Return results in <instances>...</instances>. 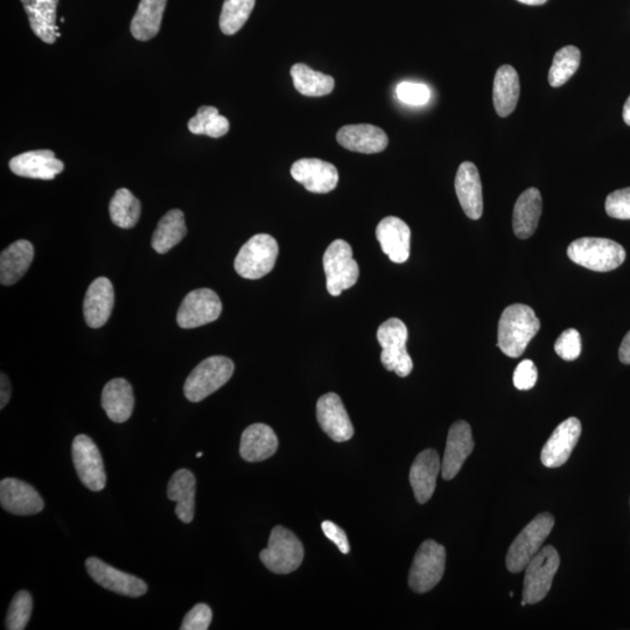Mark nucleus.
<instances>
[{
    "label": "nucleus",
    "mask_w": 630,
    "mask_h": 630,
    "mask_svg": "<svg viewBox=\"0 0 630 630\" xmlns=\"http://www.w3.org/2000/svg\"><path fill=\"white\" fill-rule=\"evenodd\" d=\"M111 221L122 229L136 226L142 214V205L129 189L121 188L115 193L109 205Z\"/></svg>",
    "instance_id": "obj_35"
},
{
    "label": "nucleus",
    "mask_w": 630,
    "mask_h": 630,
    "mask_svg": "<svg viewBox=\"0 0 630 630\" xmlns=\"http://www.w3.org/2000/svg\"><path fill=\"white\" fill-rule=\"evenodd\" d=\"M474 450L471 426L465 420H459L448 432L446 450L441 462V475L445 480H452L460 472L465 461Z\"/></svg>",
    "instance_id": "obj_18"
},
{
    "label": "nucleus",
    "mask_w": 630,
    "mask_h": 630,
    "mask_svg": "<svg viewBox=\"0 0 630 630\" xmlns=\"http://www.w3.org/2000/svg\"><path fill=\"white\" fill-rule=\"evenodd\" d=\"M235 364L226 356L203 360L187 377L184 394L189 402L199 403L226 384L233 376Z\"/></svg>",
    "instance_id": "obj_3"
},
{
    "label": "nucleus",
    "mask_w": 630,
    "mask_h": 630,
    "mask_svg": "<svg viewBox=\"0 0 630 630\" xmlns=\"http://www.w3.org/2000/svg\"><path fill=\"white\" fill-rule=\"evenodd\" d=\"M0 378H2V382H0V385H2V390H0V409L3 410L7 403L10 402L12 388L9 378L5 374H2Z\"/></svg>",
    "instance_id": "obj_47"
},
{
    "label": "nucleus",
    "mask_w": 630,
    "mask_h": 630,
    "mask_svg": "<svg viewBox=\"0 0 630 630\" xmlns=\"http://www.w3.org/2000/svg\"><path fill=\"white\" fill-rule=\"evenodd\" d=\"M376 237L391 262L402 264L410 257L411 230L395 216L385 217L376 228Z\"/></svg>",
    "instance_id": "obj_19"
},
{
    "label": "nucleus",
    "mask_w": 630,
    "mask_h": 630,
    "mask_svg": "<svg viewBox=\"0 0 630 630\" xmlns=\"http://www.w3.org/2000/svg\"><path fill=\"white\" fill-rule=\"evenodd\" d=\"M33 598L27 591H19L14 595L9 612H7L5 627L9 630H24L31 619Z\"/></svg>",
    "instance_id": "obj_38"
},
{
    "label": "nucleus",
    "mask_w": 630,
    "mask_h": 630,
    "mask_svg": "<svg viewBox=\"0 0 630 630\" xmlns=\"http://www.w3.org/2000/svg\"><path fill=\"white\" fill-rule=\"evenodd\" d=\"M167 0H140L135 17L131 21V34L139 41L156 37L163 23Z\"/></svg>",
    "instance_id": "obj_32"
},
{
    "label": "nucleus",
    "mask_w": 630,
    "mask_h": 630,
    "mask_svg": "<svg viewBox=\"0 0 630 630\" xmlns=\"http://www.w3.org/2000/svg\"><path fill=\"white\" fill-rule=\"evenodd\" d=\"M555 525V518L548 513L537 515L510 545L507 553V569L511 573L524 571L532 558L541 551L545 539Z\"/></svg>",
    "instance_id": "obj_5"
},
{
    "label": "nucleus",
    "mask_w": 630,
    "mask_h": 630,
    "mask_svg": "<svg viewBox=\"0 0 630 630\" xmlns=\"http://www.w3.org/2000/svg\"><path fill=\"white\" fill-rule=\"evenodd\" d=\"M304 546L292 531L284 527L272 530L268 548L261 552L266 569L277 574H289L299 569L304 560Z\"/></svg>",
    "instance_id": "obj_8"
},
{
    "label": "nucleus",
    "mask_w": 630,
    "mask_h": 630,
    "mask_svg": "<svg viewBox=\"0 0 630 630\" xmlns=\"http://www.w3.org/2000/svg\"><path fill=\"white\" fill-rule=\"evenodd\" d=\"M114 305V286L108 278H96L88 287L83 301V314L87 325L91 328L103 327L110 319Z\"/></svg>",
    "instance_id": "obj_21"
},
{
    "label": "nucleus",
    "mask_w": 630,
    "mask_h": 630,
    "mask_svg": "<svg viewBox=\"0 0 630 630\" xmlns=\"http://www.w3.org/2000/svg\"><path fill=\"white\" fill-rule=\"evenodd\" d=\"M102 408L112 422L125 423L135 409V396L132 385L124 378H115L102 391Z\"/></svg>",
    "instance_id": "obj_25"
},
{
    "label": "nucleus",
    "mask_w": 630,
    "mask_h": 630,
    "mask_svg": "<svg viewBox=\"0 0 630 630\" xmlns=\"http://www.w3.org/2000/svg\"><path fill=\"white\" fill-rule=\"evenodd\" d=\"M87 572L95 583L111 592L125 597L139 598L147 592L145 581L132 574L119 571L104 563L103 560L91 557L86 562Z\"/></svg>",
    "instance_id": "obj_13"
},
{
    "label": "nucleus",
    "mask_w": 630,
    "mask_h": 630,
    "mask_svg": "<svg viewBox=\"0 0 630 630\" xmlns=\"http://www.w3.org/2000/svg\"><path fill=\"white\" fill-rule=\"evenodd\" d=\"M34 248L31 242L20 240L6 248L0 256V282L11 286L19 282L33 262Z\"/></svg>",
    "instance_id": "obj_30"
},
{
    "label": "nucleus",
    "mask_w": 630,
    "mask_h": 630,
    "mask_svg": "<svg viewBox=\"0 0 630 630\" xmlns=\"http://www.w3.org/2000/svg\"><path fill=\"white\" fill-rule=\"evenodd\" d=\"M541 215V192L537 188H528L515 203L513 216L515 235L521 240H527V238L534 235Z\"/></svg>",
    "instance_id": "obj_29"
},
{
    "label": "nucleus",
    "mask_w": 630,
    "mask_h": 630,
    "mask_svg": "<svg viewBox=\"0 0 630 630\" xmlns=\"http://www.w3.org/2000/svg\"><path fill=\"white\" fill-rule=\"evenodd\" d=\"M213 612L212 609L206 604L195 605L191 611H189L182 625L181 630H207L212 623Z\"/></svg>",
    "instance_id": "obj_42"
},
{
    "label": "nucleus",
    "mask_w": 630,
    "mask_h": 630,
    "mask_svg": "<svg viewBox=\"0 0 630 630\" xmlns=\"http://www.w3.org/2000/svg\"><path fill=\"white\" fill-rule=\"evenodd\" d=\"M321 529L322 531H324V534L329 539V541H332L334 544H336V546H338L339 550L342 553H345V555L349 553L350 545L348 542V537L346 535V532L343 531V529H341L339 525H336L331 521H325L322 522Z\"/></svg>",
    "instance_id": "obj_45"
},
{
    "label": "nucleus",
    "mask_w": 630,
    "mask_h": 630,
    "mask_svg": "<svg viewBox=\"0 0 630 630\" xmlns=\"http://www.w3.org/2000/svg\"><path fill=\"white\" fill-rule=\"evenodd\" d=\"M441 461L436 451L425 450L417 455L410 471V483L420 504L429 501L436 490Z\"/></svg>",
    "instance_id": "obj_24"
},
{
    "label": "nucleus",
    "mask_w": 630,
    "mask_h": 630,
    "mask_svg": "<svg viewBox=\"0 0 630 630\" xmlns=\"http://www.w3.org/2000/svg\"><path fill=\"white\" fill-rule=\"evenodd\" d=\"M538 371L535 363L524 360L518 364L514 373V385L518 390H530L535 387Z\"/></svg>",
    "instance_id": "obj_43"
},
{
    "label": "nucleus",
    "mask_w": 630,
    "mask_h": 630,
    "mask_svg": "<svg viewBox=\"0 0 630 630\" xmlns=\"http://www.w3.org/2000/svg\"><path fill=\"white\" fill-rule=\"evenodd\" d=\"M319 425L327 436L336 443H343L354 436V426L350 420L341 398L329 392L319 398L317 403Z\"/></svg>",
    "instance_id": "obj_15"
},
{
    "label": "nucleus",
    "mask_w": 630,
    "mask_h": 630,
    "mask_svg": "<svg viewBox=\"0 0 630 630\" xmlns=\"http://www.w3.org/2000/svg\"><path fill=\"white\" fill-rule=\"evenodd\" d=\"M520 93V77L515 68L504 65L497 69L493 86V102L497 115L508 117L513 114Z\"/></svg>",
    "instance_id": "obj_31"
},
{
    "label": "nucleus",
    "mask_w": 630,
    "mask_h": 630,
    "mask_svg": "<svg viewBox=\"0 0 630 630\" xmlns=\"http://www.w3.org/2000/svg\"><path fill=\"white\" fill-rule=\"evenodd\" d=\"M74 467L79 479L91 492H101L107 485V473L100 450L94 440L80 434L72 445Z\"/></svg>",
    "instance_id": "obj_11"
},
{
    "label": "nucleus",
    "mask_w": 630,
    "mask_h": 630,
    "mask_svg": "<svg viewBox=\"0 0 630 630\" xmlns=\"http://www.w3.org/2000/svg\"><path fill=\"white\" fill-rule=\"evenodd\" d=\"M322 264L327 278V291L333 297H339L359 280V264L353 258V249L346 241L335 240L329 245Z\"/></svg>",
    "instance_id": "obj_4"
},
{
    "label": "nucleus",
    "mask_w": 630,
    "mask_h": 630,
    "mask_svg": "<svg viewBox=\"0 0 630 630\" xmlns=\"http://www.w3.org/2000/svg\"><path fill=\"white\" fill-rule=\"evenodd\" d=\"M555 350L565 361L577 360L581 353V338L577 329H566L557 339Z\"/></svg>",
    "instance_id": "obj_39"
},
{
    "label": "nucleus",
    "mask_w": 630,
    "mask_h": 630,
    "mask_svg": "<svg viewBox=\"0 0 630 630\" xmlns=\"http://www.w3.org/2000/svg\"><path fill=\"white\" fill-rule=\"evenodd\" d=\"M541 328L531 307L510 305L503 311L497 332V346L509 357H520Z\"/></svg>",
    "instance_id": "obj_1"
},
{
    "label": "nucleus",
    "mask_w": 630,
    "mask_h": 630,
    "mask_svg": "<svg viewBox=\"0 0 630 630\" xmlns=\"http://www.w3.org/2000/svg\"><path fill=\"white\" fill-rule=\"evenodd\" d=\"M27 13L32 31L46 44L53 45L60 37L56 25V7L59 0H21Z\"/></svg>",
    "instance_id": "obj_26"
},
{
    "label": "nucleus",
    "mask_w": 630,
    "mask_h": 630,
    "mask_svg": "<svg viewBox=\"0 0 630 630\" xmlns=\"http://www.w3.org/2000/svg\"><path fill=\"white\" fill-rule=\"evenodd\" d=\"M581 434L580 420L574 417L564 420L556 427L543 447L541 460L545 467L557 468L566 464Z\"/></svg>",
    "instance_id": "obj_17"
},
{
    "label": "nucleus",
    "mask_w": 630,
    "mask_h": 630,
    "mask_svg": "<svg viewBox=\"0 0 630 630\" xmlns=\"http://www.w3.org/2000/svg\"><path fill=\"white\" fill-rule=\"evenodd\" d=\"M560 559L553 546H544L525 566L523 600L529 605L542 601L550 592Z\"/></svg>",
    "instance_id": "obj_10"
},
{
    "label": "nucleus",
    "mask_w": 630,
    "mask_h": 630,
    "mask_svg": "<svg viewBox=\"0 0 630 630\" xmlns=\"http://www.w3.org/2000/svg\"><path fill=\"white\" fill-rule=\"evenodd\" d=\"M623 121L630 126V96L628 97L625 107H623Z\"/></svg>",
    "instance_id": "obj_49"
},
{
    "label": "nucleus",
    "mask_w": 630,
    "mask_h": 630,
    "mask_svg": "<svg viewBox=\"0 0 630 630\" xmlns=\"http://www.w3.org/2000/svg\"><path fill=\"white\" fill-rule=\"evenodd\" d=\"M581 54L576 46H565L556 53L549 72V83L553 88L562 87L577 73Z\"/></svg>",
    "instance_id": "obj_36"
},
{
    "label": "nucleus",
    "mask_w": 630,
    "mask_h": 630,
    "mask_svg": "<svg viewBox=\"0 0 630 630\" xmlns=\"http://www.w3.org/2000/svg\"><path fill=\"white\" fill-rule=\"evenodd\" d=\"M619 359L623 364H630V331L626 334L625 339L622 340L619 349Z\"/></svg>",
    "instance_id": "obj_48"
},
{
    "label": "nucleus",
    "mask_w": 630,
    "mask_h": 630,
    "mask_svg": "<svg viewBox=\"0 0 630 630\" xmlns=\"http://www.w3.org/2000/svg\"><path fill=\"white\" fill-rule=\"evenodd\" d=\"M230 129V123L226 117L215 115L207 125L205 135L212 138L226 136Z\"/></svg>",
    "instance_id": "obj_46"
},
{
    "label": "nucleus",
    "mask_w": 630,
    "mask_h": 630,
    "mask_svg": "<svg viewBox=\"0 0 630 630\" xmlns=\"http://www.w3.org/2000/svg\"><path fill=\"white\" fill-rule=\"evenodd\" d=\"M397 96L405 104L425 105L430 101V89L422 83L402 82L398 84Z\"/></svg>",
    "instance_id": "obj_41"
},
{
    "label": "nucleus",
    "mask_w": 630,
    "mask_h": 630,
    "mask_svg": "<svg viewBox=\"0 0 630 630\" xmlns=\"http://www.w3.org/2000/svg\"><path fill=\"white\" fill-rule=\"evenodd\" d=\"M10 170L18 177L53 180L65 170V164L55 158L51 150H37L19 154L10 161Z\"/></svg>",
    "instance_id": "obj_20"
},
{
    "label": "nucleus",
    "mask_w": 630,
    "mask_h": 630,
    "mask_svg": "<svg viewBox=\"0 0 630 630\" xmlns=\"http://www.w3.org/2000/svg\"><path fill=\"white\" fill-rule=\"evenodd\" d=\"M517 2L525 5L538 6L545 4L548 0H517Z\"/></svg>",
    "instance_id": "obj_50"
},
{
    "label": "nucleus",
    "mask_w": 630,
    "mask_h": 630,
    "mask_svg": "<svg viewBox=\"0 0 630 630\" xmlns=\"http://www.w3.org/2000/svg\"><path fill=\"white\" fill-rule=\"evenodd\" d=\"M195 476L188 469H179L168 482V499L177 503L175 514L182 523H192L195 514Z\"/></svg>",
    "instance_id": "obj_28"
},
{
    "label": "nucleus",
    "mask_w": 630,
    "mask_h": 630,
    "mask_svg": "<svg viewBox=\"0 0 630 630\" xmlns=\"http://www.w3.org/2000/svg\"><path fill=\"white\" fill-rule=\"evenodd\" d=\"M219 114V110L215 107H200L196 115L189 119L188 122V130L193 133V135L202 136L205 135V130L207 125L212 118Z\"/></svg>",
    "instance_id": "obj_44"
},
{
    "label": "nucleus",
    "mask_w": 630,
    "mask_h": 630,
    "mask_svg": "<svg viewBox=\"0 0 630 630\" xmlns=\"http://www.w3.org/2000/svg\"><path fill=\"white\" fill-rule=\"evenodd\" d=\"M606 212L613 219L630 220V187L618 189L607 196Z\"/></svg>",
    "instance_id": "obj_40"
},
{
    "label": "nucleus",
    "mask_w": 630,
    "mask_h": 630,
    "mask_svg": "<svg viewBox=\"0 0 630 630\" xmlns=\"http://www.w3.org/2000/svg\"><path fill=\"white\" fill-rule=\"evenodd\" d=\"M256 0H224L220 28L226 35H234L247 23Z\"/></svg>",
    "instance_id": "obj_37"
},
{
    "label": "nucleus",
    "mask_w": 630,
    "mask_h": 630,
    "mask_svg": "<svg viewBox=\"0 0 630 630\" xmlns=\"http://www.w3.org/2000/svg\"><path fill=\"white\" fill-rule=\"evenodd\" d=\"M0 503L4 510L19 516L39 514L45 508L44 500L37 489L13 478L0 482Z\"/></svg>",
    "instance_id": "obj_16"
},
{
    "label": "nucleus",
    "mask_w": 630,
    "mask_h": 630,
    "mask_svg": "<svg viewBox=\"0 0 630 630\" xmlns=\"http://www.w3.org/2000/svg\"><path fill=\"white\" fill-rule=\"evenodd\" d=\"M278 438L275 431L265 424H254L244 430L240 454L248 462L264 461L277 452Z\"/></svg>",
    "instance_id": "obj_27"
},
{
    "label": "nucleus",
    "mask_w": 630,
    "mask_h": 630,
    "mask_svg": "<svg viewBox=\"0 0 630 630\" xmlns=\"http://www.w3.org/2000/svg\"><path fill=\"white\" fill-rule=\"evenodd\" d=\"M202 455H203V453H202V452H199L198 454H196V458H201V457H202Z\"/></svg>",
    "instance_id": "obj_51"
},
{
    "label": "nucleus",
    "mask_w": 630,
    "mask_h": 630,
    "mask_svg": "<svg viewBox=\"0 0 630 630\" xmlns=\"http://www.w3.org/2000/svg\"><path fill=\"white\" fill-rule=\"evenodd\" d=\"M446 566V550L434 541L419 546L409 573V585L413 592L426 593L443 579Z\"/></svg>",
    "instance_id": "obj_9"
},
{
    "label": "nucleus",
    "mask_w": 630,
    "mask_h": 630,
    "mask_svg": "<svg viewBox=\"0 0 630 630\" xmlns=\"http://www.w3.org/2000/svg\"><path fill=\"white\" fill-rule=\"evenodd\" d=\"M567 256L588 270L608 272L618 269L625 262L626 250L608 238L583 237L569 245Z\"/></svg>",
    "instance_id": "obj_2"
},
{
    "label": "nucleus",
    "mask_w": 630,
    "mask_h": 630,
    "mask_svg": "<svg viewBox=\"0 0 630 630\" xmlns=\"http://www.w3.org/2000/svg\"><path fill=\"white\" fill-rule=\"evenodd\" d=\"M278 243L271 235L258 234L243 245L235 259V270L242 278L261 279L275 268Z\"/></svg>",
    "instance_id": "obj_6"
},
{
    "label": "nucleus",
    "mask_w": 630,
    "mask_h": 630,
    "mask_svg": "<svg viewBox=\"0 0 630 630\" xmlns=\"http://www.w3.org/2000/svg\"><path fill=\"white\" fill-rule=\"evenodd\" d=\"M187 235L185 215L180 209H172L158 223L152 236V248L158 254H166L184 240Z\"/></svg>",
    "instance_id": "obj_33"
},
{
    "label": "nucleus",
    "mask_w": 630,
    "mask_h": 630,
    "mask_svg": "<svg viewBox=\"0 0 630 630\" xmlns=\"http://www.w3.org/2000/svg\"><path fill=\"white\" fill-rule=\"evenodd\" d=\"M408 339V328L401 319L391 318L383 322L377 331V341L382 347V364L399 377L409 376L413 369L411 356L406 350Z\"/></svg>",
    "instance_id": "obj_7"
},
{
    "label": "nucleus",
    "mask_w": 630,
    "mask_h": 630,
    "mask_svg": "<svg viewBox=\"0 0 630 630\" xmlns=\"http://www.w3.org/2000/svg\"><path fill=\"white\" fill-rule=\"evenodd\" d=\"M221 313L222 303L216 292L210 289H198L189 292L182 300L177 322L181 328H198L216 321Z\"/></svg>",
    "instance_id": "obj_12"
},
{
    "label": "nucleus",
    "mask_w": 630,
    "mask_h": 630,
    "mask_svg": "<svg viewBox=\"0 0 630 630\" xmlns=\"http://www.w3.org/2000/svg\"><path fill=\"white\" fill-rule=\"evenodd\" d=\"M291 175L308 192L317 194L332 192L339 182V172L336 167L317 158L296 161L291 167Z\"/></svg>",
    "instance_id": "obj_14"
},
{
    "label": "nucleus",
    "mask_w": 630,
    "mask_h": 630,
    "mask_svg": "<svg viewBox=\"0 0 630 630\" xmlns=\"http://www.w3.org/2000/svg\"><path fill=\"white\" fill-rule=\"evenodd\" d=\"M455 192L464 213L472 220H479L483 213L482 184L478 167L465 161L455 177Z\"/></svg>",
    "instance_id": "obj_23"
},
{
    "label": "nucleus",
    "mask_w": 630,
    "mask_h": 630,
    "mask_svg": "<svg viewBox=\"0 0 630 630\" xmlns=\"http://www.w3.org/2000/svg\"><path fill=\"white\" fill-rule=\"evenodd\" d=\"M509 595H510L511 598H513L514 597V592H510Z\"/></svg>",
    "instance_id": "obj_52"
},
{
    "label": "nucleus",
    "mask_w": 630,
    "mask_h": 630,
    "mask_svg": "<svg viewBox=\"0 0 630 630\" xmlns=\"http://www.w3.org/2000/svg\"><path fill=\"white\" fill-rule=\"evenodd\" d=\"M336 139L345 149L364 154L380 153L387 149L389 144L387 133L370 124L343 126Z\"/></svg>",
    "instance_id": "obj_22"
},
{
    "label": "nucleus",
    "mask_w": 630,
    "mask_h": 630,
    "mask_svg": "<svg viewBox=\"0 0 630 630\" xmlns=\"http://www.w3.org/2000/svg\"><path fill=\"white\" fill-rule=\"evenodd\" d=\"M293 86L298 93L308 97H321L332 93L335 81L332 76L315 72L304 63H296L291 68Z\"/></svg>",
    "instance_id": "obj_34"
}]
</instances>
